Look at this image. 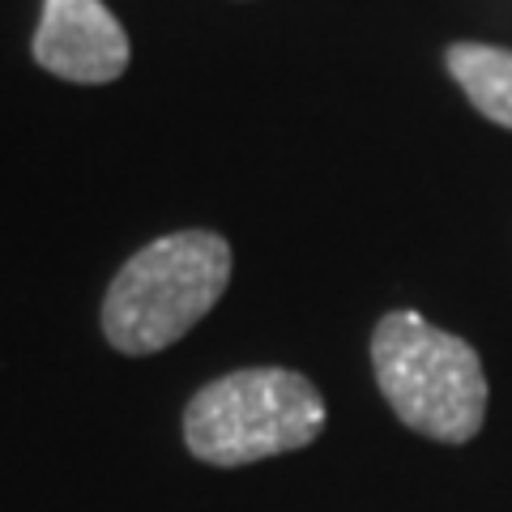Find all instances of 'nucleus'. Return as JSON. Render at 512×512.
Returning a JSON list of instances; mask_svg holds the SVG:
<instances>
[{
  "mask_svg": "<svg viewBox=\"0 0 512 512\" xmlns=\"http://www.w3.org/2000/svg\"><path fill=\"white\" fill-rule=\"evenodd\" d=\"M128 35L103 0H43L35 60L77 86H107L128 69Z\"/></svg>",
  "mask_w": 512,
  "mask_h": 512,
  "instance_id": "nucleus-4",
  "label": "nucleus"
},
{
  "mask_svg": "<svg viewBox=\"0 0 512 512\" xmlns=\"http://www.w3.org/2000/svg\"><path fill=\"white\" fill-rule=\"evenodd\" d=\"M231 244L218 231H171L124 261L103 295V333L120 355H158L227 295Z\"/></svg>",
  "mask_w": 512,
  "mask_h": 512,
  "instance_id": "nucleus-1",
  "label": "nucleus"
},
{
  "mask_svg": "<svg viewBox=\"0 0 512 512\" xmlns=\"http://www.w3.org/2000/svg\"><path fill=\"white\" fill-rule=\"evenodd\" d=\"M453 82L491 124L512 128V52L491 43H453L444 52Z\"/></svg>",
  "mask_w": 512,
  "mask_h": 512,
  "instance_id": "nucleus-5",
  "label": "nucleus"
},
{
  "mask_svg": "<svg viewBox=\"0 0 512 512\" xmlns=\"http://www.w3.org/2000/svg\"><path fill=\"white\" fill-rule=\"evenodd\" d=\"M372 372L389 410L410 431L440 444H466L487 419V372L478 350L436 329L419 312L380 316Z\"/></svg>",
  "mask_w": 512,
  "mask_h": 512,
  "instance_id": "nucleus-2",
  "label": "nucleus"
},
{
  "mask_svg": "<svg viewBox=\"0 0 512 512\" xmlns=\"http://www.w3.org/2000/svg\"><path fill=\"white\" fill-rule=\"evenodd\" d=\"M325 397L291 367H244L218 376L184 406V444L205 466L252 461L308 448L325 431Z\"/></svg>",
  "mask_w": 512,
  "mask_h": 512,
  "instance_id": "nucleus-3",
  "label": "nucleus"
}]
</instances>
